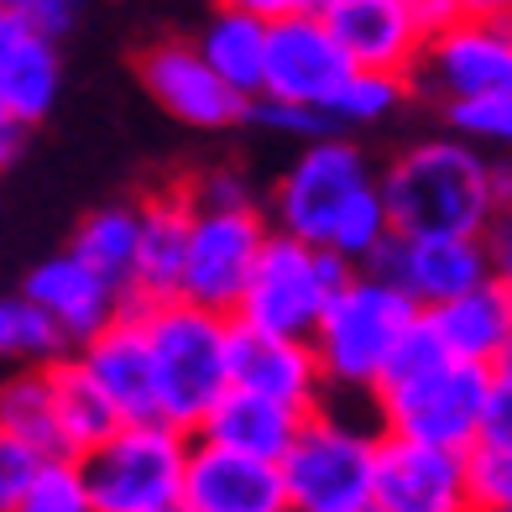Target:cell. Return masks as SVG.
<instances>
[{"label":"cell","instance_id":"6da1fadb","mask_svg":"<svg viewBox=\"0 0 512 512\" xmlns=\"http://www.w3.org/2000/svg\"><path fill=\"white\" fill-rule=\"evenodd\" d=\"M486 392H492V366L450 356L429 314H418V324L392 351L382 382L371 387V403H377L387 434H408L445 450H471L481 439Z\"/></svg>","mask_w":512,"mask_h":512},{"label":"cell","instance_id":"7a4b0ae2","mask_svg":"<svg viewBox=\"0 0 512 512\" xmlns=\"http://www.w3.org/2000/svg\"><path fill=\"white\" fill-rule=\"evenodd\" d=\"M382 199L403 236H486L497 220L492 157L476 142H418L382 173Z\"/></svg>","mask_w":512,"mask_h":512},{"label":"cell","instance_id":"3957f363","mask_svg":"<svg viewBox=\"0 0 512 512\" xmlns=\"http://www.w3.org/2000/svg\"><path fill=\"white\" fill-rule=\"evenodd\" d=\"M157 366V408L178 429H199L209 408L230 392V314H215L189 298H136Z\"/></svg>","mask_w":512,"mask_h":512},{"label":"cell","instance_id":"277c9868","mask_svg":"<svg viewBox=\"0 0 512 512\" xmlns=\"http://www.w3.org/2000/svg\"><path fill=\"white\" fill-rule=\"evenodd\" d=\"M413 298L382 272H356L351 283L335 293V304L324 309L314 330V351L324 366V382L335 392H361L371 398V387L382 382V371L392 351L403 345V335L418 324Z\"/></svg>","mask_w":512,"mask_h":512},{"label":"cell","instance_id":"5b68a950","mask_svg":"<svg viewBox=\"0 0 512 512\" xmlns=\"http://www.w3.org/2000/svg\"><path fill=\"white\" fill-rule=\"evenodd\" d=\"M189 429L168 418L121 424L95 450H84V481L100 512H183V476H189Z\"/></svg>","mask_w":512,"mask_h":512},{"label":"cell","instance_id":"8992f818","mask_svg":"<svg viewBox=\"0 0 512 512\" xmlns=\"http://www.w3.org/2000/svg\"><path fill=\"white\" fill-rule=\"evenodd\" d=\"M377 455L382 434L361 418L314 408L283 455V481L293 512H366L377 507Z\"/></svg>","mask_w":512,"mask_h":512},{"label":"cell","instance_id":"52a82bcc","mask_svg":"<svg viewBox=\"0 0 512 512\" xmlns=\"http://www.w3.org/2000/svg\"><path fill=\"white\" fill-rule=\"evenodd\" d=\"M351 277H356V267L345 256H335L330 246H314V241L288 236V230H272L236 319L256 324V330H272V335L314 340L324 309L335 304V293Z\"/></svg>","mask_w":512,"mask_h":512},{"label":"cell","instance_id":"ba28073f","mask_svg":"<svg viewBox=\"0 0 512 512\" xmlns=\"http://www.w3.org/2000/svg\"><path fill=\"white\" fill-rule=\"evenodd\" d=\"M377 183L382 178H371L361 147L340 142V136H314V142H304V152L293 157V168L277 178V194H272L277 230H288L298 241H314V246H330L340 220L351 215Z\"/></svg>","mask_w":512,"mask_h":512},{"label":"cell","instance_id":"9c48e42d","mask_svg":"<svg viewBox=\"0 0 512 512\" xmlns=\"http://www.w3.org/2000/svg\"><path fill=\"white\" fill-rule=\"evenodd\" d=\"M267 236L272 230H267L262 215H256V204H246V209H194L189 262H183L178 298L236 319L251 272H256V262H262Z\"/></svg>","mask_w":512,"mask_h":512},{"label":"cell","instance_id":"30bf717a","mask_svg":"<svg viewBox=\"0 0 512 512\" xmlns=\"http://www.w3.org/2000/svg\"><path fill=\"white\" fill-rule=\"evenodd\" d=\"M356 74L351 53L340 48V37L324 27V16H288V21H272V42H267V84L262 95L267 100H283V105H304L330 115L335 95L345 89V79ZM256 95V100H262Z\"/></svg>","mask_w":512,"mask_h":512},{"label":"cell","instance_id":"8fae6325","mask_svg":"<svg viewBox=\"0 0 512 512\" xmlns=\"http://www.w3.org/2000/svg\"><path fill=\"white\" fill-rule=\"evenodd\" d=\"M371 272L392 277L418 309H439L492 277L486 236H403L392 230L387 246L371 256Z\"/></svg>","mask_w":512,"mask_h":512},{"label":"cell","instance_id":"7c38bea8","mask_svg":"<svg viewBox=\"0 0 512 512\" xmlns=\"http://www.w3.org/2000/svg\"><path fill=\"white\" fill-rule=\"evenodd\" d=\"M377 507L382 512H476L465 450L424 445V439H408V434H382Z\"/></svg>","mask_w":512,"mask_h":512},{"label":"cell","instance_id":"4fadbf2b","mask_svg":"<svg viewBox=\"0 0 512 512\" xmlns=\"http://www.w3.org/2000/svg\"><path fill=\"white\" fill-rule=\"evenodd\" d=\"M136 68H142L147 95L183 126L225 131V126H236V121L251 115V100L209 68L199 42H152Z\"/></svg>","mask_w":512,"mask_h":512},{"label":"cell","instance_id":"5bb4252c","mask_svg":"<svg viewBox=\"0 0 512 512\" xmlns=\"http://www.w3.org/2000/svg\"><path fill=\"white\" fill-rule=\"evenodd\" d=\"M230 387L262 392L272 403H288L298 413L324 408V366L314 340L298 335H272L256 324H230Z\"/></svg>","mask_w":512,"mask_h":512},{"label":"cell","instance_id":"9a60e30c","mask_svg":"<svg viewBox=\"0 0 512 512\" xmlns=\"http://www.w3.org/2000/svg\"><path fill=\"white\" fill-rule=\"evenodd\" d=\"M183 512H293L283 465L194 434Z\"/></svg>","mask_w":512,"mask_h":512},{"label":"cell","instance_id":"2e32d148","mask_svg":"<svg viewBox=\"0 0 512 512\" xmlns=\"http://www.w3.org/2000/svg\"><path fill=\"white\" fill-rule=\"evenodd\" d=\"M424 74L450 105L512 89V27L502 16H460L424 42Z\"/></svg>","mask_w":512,"mask_h":512},{"label":"cell","instance_id":"e0dca14e","mask_svg":"<svg viewBox=\"0 0 512 512\" xmlns=\"http://www.w3.org/2000/svg\"><path fill=\"white\" fill-rule=\"evenodd\" d=\"M27 298L58 324L68 345L95 340L105 324H115L131 304V293L115 288L105 272H95L79 251H63V256L37 262V272L27 277Z\"/></svg>","mask_w":512,"mask_h":512},{"label":"cell","instance_id":"ac0fdd59","mask_svg":"<svg viewBox=\"0 0 512 512\" xmlns=\"http://www.w3.org/2000/svg\"><path fill=\"white\" fill-rule=\"evenodd\" d=\"M79 361L89 366V377L105 387V398L115 403V413L126 424H142V418H162L157 408V366H152V340L142 324V304H126V314L105 324L95 340L79 345Z\"/></svg>","mask_w":512,"mask_h":512},{"label":"cell","instance_id":"d6986e66","mask_svg":"<svg viewBox=\"0 0 512 512\" xmlns=\"http://www.w3.org/2000/svg\"><path fill=\"white\" fill-rule=\"evenodd\" d=\"M324 27L340 37L356 68H382V74H408L424 58V27L413 21L408 0H324Z\"/></svg>","mask_w":512,"mask_h":512},{"label":"cell","instance_id":"ffe728a7","mask_svg":"<svg viewBox=\"0 0 512 512\" xmlns=\"http://www.w3.org/2000/svg\"><path fill=\"white\" fill-rule=\"evenodd\" d=\"M63 68H58V48L53 37L32 27L27 16L0 11V95L16 121H42L58 100Z\"/></svg>","mask_w":512,"mask_h":512},{"label":"cell","instance_id":"44dd1931","mask_svg":"<svg viewBox=\"0 0 512 512\" xmlns=\"http://www.w3.org/2000/svg\"><path fill=\"white\" fill-rule=\"evenodd\" d=\"M189 230H194V204L183 189L157 194L142 204V241H136V272H131V298H178L183 288V262H189Z\"/></svg>","mask_w":512,"mask_h":512},{"label":"cell","instance_id":"7402d4cb","mask_svg":"<svg viewBox=\"0 0 512 512\" xmlns=\"http://www.w3.org/2000/svg\"><path fill=\"white\" fill-rule=\"evenodd\" d=\"M429 324L445 340V351L460 361H476V366H497L502 345L512 340V288L492 272L486 283H476L471 293L450 298L439 309H424Z\"/></svg>","mask_w":512,"mask_h":512},{"label":"cell","instance_id":"603a6c76","mask_svg":"<svg viewBox=\"0 0 512 512\" xmlns=\"http://www.w3.org/2000/svg\"><path fill=\"white\" fill-rule=\"evenodd\" d=\"M304 418H309V413H298V408H288V403H272V398H262V392L230 387L225 398L209 408V418H204L194 434L283 465L288 445L298 439V429H304Z\"/></svg>","mask_w":512,"mask_h":512},{"label":"cell","instance_id":"cb8c5ba5","mask_svg":"<svg viewBox=\"0 0 512 512\" xmlns=\"http://www.w3.org/2000/svg\"><path fill=\"white\" fill-rule=\"evenodd\" d=\"M48 382H53V408H58V429H63V450L68 455L95 450L100 439H110L115 429L126 424L79 356H58L48 366Z\"/></svg>","mask_w":512,"mask_h":512},{"label":"cell","instance_id":"d4e9b609","mask_svg":"<svg viewBox=\"0 0 512 512\" xmlns=\"http://www.w3.org/2000/svg\"><path fill=\"white\" fill-rule=\"evenodd\" d=\"M267 42H272V21L220 6L215 21H209L204 37H199V53L209 58V68H215L230 89H241L246 100H256L267 84Z\"/></svg>","mask_w":512,"mask_h":512},{"label":"cell","instance_id":"484cf974","mask_svg":"<svg viewBox=\"0 0 512 512\" xmlns=\"http://www.w3.org/2000/svg\"><path fill=\"white\" fill-rule=\"evenodd\" d=\"M0 434L32 445L37 455H68L58 408H53V382L48 366H16L0 377Z\"/></svg>","mask_w":512,"mask_h":512},{"label":"cell","instance_id":"4316f807","mask_svg":"<svg viewBox=\"0 0 512 512\" xmlns=\"http://www.w3.org/2000/svg\"><path fill=\"white\" fill-rule=\"evenodd\" d=\"M136 241H142V209L131 204H110V209H95L68 251H79L95 272H105L115 288L131 293V272H136Z\"/></svg>","mask_w":512,"mask_h":512},{"label":"cell","instance_id":"83f0119b","mask_svg":"<svg viewBox=\"0 0 512 512\" xmlns=\"http://www.w3.org/2000/svg\"><path fill=\"white\" fill-rule=\"evenodd\" d=\"M63 330L42 314L27 293L0 298V371L16 366H53L63 356Z\"/></svg>","mask_w":512,"mask_h":512},{"label":"cell","instance_id":"f1b7e54d","mask_svg":"<svg viewBox=\"0 0 512 512\" xmlns=\"http://www.w3.org/2000/svg\"><path fill=\"white\" fill-rule=\"evenodd\" d=\"M16 512H100L95 492H89V481H84L79 455H48L42 460Z\"/></svg>","mask_w":512,"mask_h":512},{"label":"cell","instance_id":"f546056e","mask_svg":"<svg viewBox=\"0 0 512 512\" xmlns=\"http://www.w3.org/2000/svg\"><path fill=\"white\" fill-rule=\"evenodd\" d=\"M408 95L403 74H382V68H356L351 79H345V89L335 95L330 105V121L340 126H366V121H382L387 110H398Z\"/></svg>","mask_w":512,"mask_h":512},{"label":"cell","instance_id":"4dcf8cb0","mask_svg":"<svg viewBox=\"0 0 512 512\" xmlns=\"http://www.w3.org/2000/svg\"><path fill=\"white\" fill-rule=\"evenodd\" d=\"M465 465H471V502H476V512H512V450L476 439V445L465 450Z\"/></svg>","mask_w":512,"mask_h":512},{"label":"cell","instance_id":"1f68e13d","mask_svg":"<svg viewBox=\"0 0 512 512\" xmlns=\"http://www.w3.org/2000/svg\"><path fill=\"white\" fill-rule=\"evenodd\" d=\"M450 121L460 136L471 142H492V147H512V89H497V95H476V100H455Z\"/></svg>","mask_w":512,"mask_h":512},{"label":"cell","instance_id":"d6a6232c","mask_svg":"<svg viewBox=\"0 0 512 512\" xmlns=\"http://www.w3.org/2000/svg\"><path fill=\"white\" fill-rule=\"evenodd\" d=\"M42 460H48V455H37L32 445L0 434V512H16L21 507V497H27V486H32Z\"/></svg>","mask_w":512,"mask_h":512},{"label":"cell","instance_id":"836d02e7","mask_svg":"<svg viewBox=\"0 0 512 512\" xmlns=\"http://www.w3.org/2000/svg\"><path fill=\"white\" fill-rule=\"evenodd\" d=\"M251 115L262 121L267 131L277 136H304V142H314V136L330 131V115H319V110H304V105H283V100H251Z\"/></svg>","mask_w":512,"mask_h":512},{"label":"cell","instance_id":"e575fe53","mask_svg":"<svg viewBox=\"0 0 512 512\" xmlns=\"http://www.w3.org/2000/svg\"><path fill=\"white\" fill-rule=\"evenodd\" d=\"M481 439H486V445H507L512 450V371H502V366H492V392H486Z\"/></svg>","mask_w":512,"mask_h":512},{"label":"cell","instance_id":"d590c367","mask_svg":"<svg viewBox=\"0 0 512 512\" xmlns=\"http://www.w3.org/2000/svg\"><path fill=\"white\" fill-rule=\"evenodd\" d=\"M183 194H189L194 209H246V204H251L246 183H241L236 173H204V178H194Z\"/></svg>","mask_w":512,"mask_h":512},{"label":"cell","instance_id":"8d00e7d4","mask_svg":"<svg viewBox=\"0 0 512 512\" xmlns=\"http://www.w3.org/2000/svg\"><path fill=\"white\" fill-rule=\"evenodd\" d=\"M0 11H16V16H27L32 27H42L48 37H58V32L74 27L79 0H0Z\"/></svg>","mask_w":512,"mask_h":512},{"label":"cell","instance_id":"74e56055","mask_svg":"<svg viewBox=\"0 0 512 512\" xmlns=\"http://www.w3.org/2000/svg\"><path fill=\"white\" fill-rule=\"evenodd\" d=\"M220 6L251 11V16H262V21H288V16H314L324 0H220Z\"/></svg>","mask_w":512,"mask_h":512},{"label":"cell","instance_id":"f35d334b","mask_svg":"<svg viewBox=\"0 0 512 512\" xmlns=\"http://www.w3.org/2000/svg\"><path fill=\"white\" fill-rule=\"evenodd\" d=\"M486 246H492V272L512 288V209H502V215L492 220V230H486Z\"/></svg>","mask_w":512,"mask_h":512},{"label":"cell","instance_id":"ab89813d","mask_svg":"<svg viewBox=\"0 0 512 512\" xmlns=\"http://www.w3.org/2000/svg\"><path fill=\"white\" fill-rule=\"evenodd\" d=\"M408 11H413L418 27H424V37H439L445 27H455V21H460L455 0H408Z\"/></svg>","mask_w":512,"mask_h":512},{"label":"cell","instance_id":"60d3db41","mask_svg":"<svg viewBox=\"0 0 512 512\" xmlns=\"http://www.w3.org/2000/svg\"><path fill=\"white\" fill-rule=\"evenodd\" d=\"M21 147H27V121H16V115H11V121H0V173L21 157Z\"/></svg>","mask_w":512,"mask_h":512},{"label":"cell","instance_id":"b9f144b4","mask_svg":"<svg viewBox=\"0 0 512 512\" xmlns=\"http://www.w3.org/2000/svg\"><path fill=\"white\" fill-rule=\"evenodd\" d=\"M492 199H497V215L512 209V157H492Z\"/></svg>","mask_w":512,"mask_h":512},{"label":"cell","instance_id":"7bdbcfd3","mask_svg":"<svg viewBox=\"0 0 512 512\" xmlns=\"http://www.w3.org/2000/svg\"><path fill=\"white\" fill-rule=\"evenodd\" d=\"M460 16H507L512 0H455Z\"/></svg>","mask_w":512,"mask_h":512},{"label":"cell","instance_id":"ee69618b","mask_svg":"<svg viewBox=\"0 0 512 512\" xmlns=\"http://www.w3.org/2000/svg\"><path fill=\"white\" fill-rule=\"evenodd\" d=\"M497 366H502V371H512V340L502 345V356H497Z\"/></svg>","mask_w":512,"mask_h":512},{"label":"cell","instance_id":"f6af8a7d","mask_svg":"<svg viewBox=\"0 0 512 512\" xmlns=\"http://www.w3.org/2000/svg\"><path fill=\"white\" fill-rule=\"evenodd\" d=\"M0 121H11V110H6V95H0Z\"/></svg>","mask_w":512,"mask_h":512}]
</instances>
